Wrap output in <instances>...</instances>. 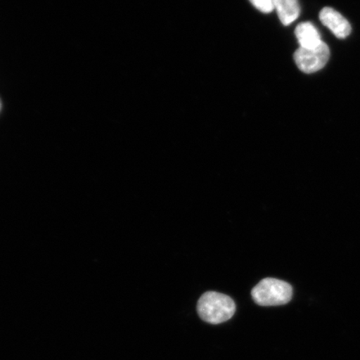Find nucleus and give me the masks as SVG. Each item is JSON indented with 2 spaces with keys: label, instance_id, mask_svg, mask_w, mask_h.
<instances>
[{
  "label": "nucleus",
  "instance_id": "f257e3e1",
  "mask_svg": "<svg viewBox=\"0 0 360 360\" xmlns=\"http://www.w3.org/2000/svg\"><path fill=\"white\" fill-rule=\"evenodd\" d=\"M236 311L235 301L221 292H206L197 304V312L202 321L212 325H219L229 321Z\"/></svg>",
  "mask_w": 360,
  "mask_h": 360
},
{
  "label": "nucleus",
  "instance_id": "f03ea898",
  "mask_svg": "<svg viewBox=\"0 0 360 360\" xmlns=\"http://www.w3.org/2000/svg\"><path fill=\"white\" fill-rule=\"evenodd\" d=\"M251 295L255 302L260 306H280L290 302L292 289L289 283L266 278L253 288Z\"/></svg>",
  "mask_w": 360,
  "mask_h": 360
},
{
  "label": "nucleus",
  "instance_id": "7ed1b4c3",
  "mask_svg": "<svg viewBox=\"0 0 360 360\" xmlns=\"http://www.w3.org/2000/svg\"><path fill=\"white\" fill-rule=\"evenodd\" d=\"M330 51L326 43L313 49L300 48L295 53V61L305 74L315 73L323 69L330 60Z\"/></svg>",
  "mask_w": 360,
  "mask_h": 360
},
{
  "label": "nucleus",
  "instance_id": "20e7f679",
  "mask_svg": "<svg viewBox=\"0 0 360 360\" xmlns=\"http://www.w3.org/2000/svg\"><path fill=\"white\" fill-rule=\"evenodd\" d=\"M322 24L332 31L337 38L345 39L351 33V25L347 20L330 7L323 8L319 13Z\"/></svg>",
  "mask_w": 360,
  "mask_h": 360
},
{
  "label": "nucleus",
  "instance_id": "39448f33",
  "mask_svg": "<svg viewBox=\"0 0 360 360\" xmlns=\"http://www.w3.org/2000/svg\"><path fill=\"white\" fill-rule=\"evenodd\" d=\"M295 35L300 48L313 49L323 43L318 30L309 22H301L297 26Z\"/></svg>",
  "mask_w": 360,
  "mask_h": 360
},
{
  "label": "nucleus",
  "instance_id": "423d86ee",
  "mask_svg": "<svg viewBox=\"0 0 360 360\" xmlns=\"http://www.w3.org/2000/svg\"><path fill=\"white\" fill-rule=\"evenodd\" d=\"M274 6L283 25H289L298 19L300 13L298 0H274Z\"/></svg>",
  "mask_w": 360,
  "mask_h": 360
},
{
  "label": "nucleus",
  "instance_id": "0eeeda50",
  "mask_svg": "<svg viewBox=\"0 0 360 360\" xmlns=\"http://www.w3.org/2000/svg\"><path fill=\"white\" fill-rule=\"evenodd\" d=\"M258 11L268 13L274 10V0H250Z\"/></svg>",
  "mask_w": 360,
  "mask_h": 360
},
{
  "label": "nucleus",
  "instance_id": "6e6552de",
  "mask_svg": "<svg viewBox=\"0 0 360 360\" xmlns=\"http://www.w3.org/2000/svg\"><path fill=\"white\" fill-rule=\"evenodd\" d=\"M0 110H1V103H0Z\"/></svg>",
  "mask_w": 360,
  "mask_h": 360
}]
</instances>
